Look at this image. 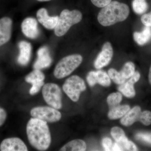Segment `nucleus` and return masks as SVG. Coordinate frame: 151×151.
<instances>
[{"mask_svg": "<svg viewBox=\"0 0 151 151\" xmlns=\"http://www.w3.org/2000/svg\"><path fill=\"white\" fill-rule=\"evenodd\" d=\"M63 89L70 100L76 102L79 100L81 92L86 90V86L82 78L73 75L65 80Z\"/></svg>", "mask_w": 151, "mask_h": 151, "instance_id": "5", "label": "nucleus"}, {"mask_svg": "<svg viewBox=\"0 0 151 151\" xmlns=\"http://www.w3.org/2000/svg\"><path fill=\"white\" fill-rule=\"evenodd\" d=\"M42 96L45 101L55 109L62 108V92L59 86L54 83H47L42 87Z\"/></svg>", "mask_w": 151, "mask_h": 151, "instance_id": "6", "label": "nucleus"}, {"mask_svg": "<svg viewBox=\"0 0 151 151\" xmlns=\"http://www.w3.org/2000/svg\"><path fill=\"white\" fill-rule=\"evenodd\" d=\"M141 19L145 26L151 27V12L149 13L143 14L141 17Z\"/></svg>", "mask_w": 151, "mask_h": 151, "instance_id": "32", "label": "nucleus"}, {"mask_svg": "<svg viewBox=\"0 0 151 151\" xmlns=\"http://www.w3.org/2000/svg\"><path fill=\"white\" fill-rule=\"evenodd\" d=\"M139 121L145 126H149L151 124V112L145 111L141 112L139 117Z\"/></svg>", "mask_w": 151, "mask_h": 151, "instance_id": "27", "label": "nucleus"}, {"mask_svg": "<svg viewBox=\"0 0 151 151\" xmlns=\"http://www.w3.org/2000/svg\"><path fill=\"white\" fill-rule=\"evenodd\" d=\"M45 76L40 70L35 69L26 76L25 80L27 83L32 84L44 81Z\"/></svg>", "mask_w": 151, "mask_h": 151, "instance_id": "20", "label": "nucleus"}, {"mask_svg": "<svg viewBox=\"0 0 151 151\" xmlns=\"http://www.w3.org/2000/svg\"><path fill=\"white\" fill-rule=\"evenodd\" d=\"M135 65L133 63L128 62L125 63L120 71L122 76L126 80L129 79L135 73Z\"/></svg>", "mask_w": 151, "mask_h": 151, "instance_id": "22", "label": "nucleus"}, {"mask_svg": "<svg viewBox=\"0 0 151 151\" xmlns=\"http://www.w3.org/2000/svg\"><path fill=\"white\" fill-rule=\"evenodd\" d=\"M135 138L139 140L151 145V133H139L136 135Z\"/></svg>", "mask_w": 151, "mask_h": 151, "instance_id": "29", "label": "nucleus"}, {"mask_svg": "<svg viewBox=\"0 0 151 151\" xmlns=\"http://www.w3.org/2000/svg\"><path fill=\"white\" fill-rule=\"evenodd\" d=\"M21 28L23 33L29 38L35 39L39 35L37 22L34 18L27 17L24 19L22 22Z\"/></svg>", "mask_w": 151, "mask_h": 151, "instance_id": "10", "label": "nucleus"}, {"mask_svg": "<svg viewBox=\"0 0 151 151\" xmlns=\"http://www.w3.org/2000/svg\"><path fill=\"white\" fill-rule=\"evenodd\" d=\"M108 74L111 79L116 84L121 85L126 82V79L122 76L120 72L114 68H111L108 71Z\"/></svg>", "mask_w": 151, "mask_h": 151, "instance_id": "25", "label": "nucleus"}, {"mask_svg": "<svg viewBox=\"0 0 151 151\" xmlns=\"http://www.w3.org/2000/svg\"><path fill=\"white\" fill-rule=\"evenodd\" d=\"M134 40L139 45L142 46L147 43L151 37V29L145 26L141 32H135L133 34Z\"/></svg>", "mask_w": 151, "mask_h": 151, "instance_id": "16", "label": "nucleus"}, {"mask_svg": "<svg viewBox=\"0 0 151 151\" xmlns=\"http://www.w3.org/2000/svg\"><path fill=\"white\" fill-rule=\"evenodd\" d=\"M37 17L38 21L45 28L48 29H54L59 19V17L58 16L50 17L46 9L43 8L38 10L37 13Z\"/></svg>", "mask_w": 151, "mask_h": 151, "instance_id": "13", "label": "nucleus"}, {"mask_svg": "<svg viewBox=\"0 0 151 151\" xmlns=\"http://www.w3.org/2000/svg\"><path fill=\"white\" fill-rule=\"evenodd\" d=\"M122 100V95L119 92L113 93L108 96L107 103L110 108L119 105Z\"/></svg>", "mask_w": 151, "mask_h": 151, "instance_id": "26", "label": "nucleus"}, {"mask_svg": "<svg viewBox=\"0 0 151 151\" xmlns=\"http://www.w3.org/2000/svg\"><path fill=\"white\" fill-rule=\"evenodd\" d=\"M118 143V142H117ZM123 149V151H137V148L134 143L128 140V139L123 141L122 142L119 143Z\"/></svg>", "mask_w": 151, "mask_h": 151, "instance_id": "28", "label": "nucleus"}, {"mask_svg": "<svg viewBox=\"0 0 151 151\" xmlns=\"http://www.w3.org/2000/svg\"><path fill=\"white\" fill-rule=\"evenodd\" d=\"M83 60L81 55L73 54L65 57L57 64L54 71L55 78H65L70 75L81 64Z\"/></svg>", "mask_w": 151, "mask_h": 151, "instance_id": "4", "label": "nucleus"}, {"mask_svg": "<svg viewBox=\"0 0 151 151\" xmlns=\"http://www.w3.org/2000/svg\"><path fill=\"white\" fill-rule=\"evenodd\" d=\"M12 21L8 17L0 19V47L8 42L12 36Z\"/></svg>", "mask_w": 151, "mask_h": 151, "instance_id": "12", "label": "nucleus"}, {"mask_svg": "<svg viewBox=\"0 0 151 151\" xmlns=\"http://www.w3.org/2000/svg\"><path fill=\"white\" fill-rule=\"evenodd\" d=\"M149 80L150 84H151V65L150 68V71H149Z\"/></svg>", "mask_w": 151, "mask_h": 151, "instance_id": "37", "label": "nucleus"}, {"mask_svg": "<svg viewBox=\"0 0 151 151\" xmlns=\"http://www.w3.org/2000/svg\"><path fill=\"white\" fill-rule=\"evenodd\" d=\"M0 150L1 151H27L28 149L20 139L12 137L4 139L0 145Z\"/></svg>", "mask_w": 151, "mask_h": 151, "instance_id": "9", "label": "nucleus"}, {"mask_svg": "<svg viewBox=\"0 0 151 151\" xmlns=\"http://www.w3.org/2000/svg\"><path fill=\"white\" fill-rule=\"evenodd\" d=\"M97 83L104 86H110L111 78L108 73L104 70H99L96 71Z\"/></svg>", "mask_w": 151, "mask_h": 151, "instance_id": "23", "label": "nucleus"}, {"mask_svg": "<svg viewBox=\"0 0 151 151\" xmlns=\"http://www.w3.org/2000/svg\"><path fill=\"white\" fill-rule=\"evenodd\" d=\"M141 112V108L139 106H135L130 109L122 117L121 120V124L126 127L131 126L135 122L139 121Z\"/></svg>", "mask_w": 151, "mask_h": 151, "instance_id": "15", "label": "nucleus"}, {"mask_svg": "<svg viewBox=\"0 0 151 151\" xmlns=\"http://www.w3.org/2000/svg\"><path fill=\"white\" fill-rule=\"evenodd\" d=\"M112 151H123V150L119 143L116 142L113 145Z\"/></svg>", "mask_w": 151, "mask_h": 151, "instance_id": "36", "label": "nucleus"}, {"mask_svg": "<svg viewBox=\"0 0 151 151\" xmlns=\"http://www.w3.org/2000/svg\"><path fill=\"white\" fill-rule=\"evenodd\" d=\"M27 138L30 145L40 151H45L50 146L51 134L47 122L31 118L26 127Z\"/></svg>", "mask_w": 151, "mask_h": 151, "instance_id": "1", "label": "nucleus"}, {"mask_svg": "<svg viewBox=\"0 0 151 151\" xmlns=\"http://www.w3.org/2000/svg\"><path fill=\"white\" fill-rule=\"evenodd\" d=\"M7 114L6 111L0 108V127L2 126L6 119Z\"/></svg>", "mask_w": 151, "mask_h": 151, "instance_id": "35", "label": "nucleus"}, {"mask_svg": "<svg viewBox=\"0 0 151 151\" xmlns=\"http://www.w3.org/2000/svg\"><path fill=\"white\" fill-rule=\"evenodd\" d=\"M44 81L32 84V86L29 90V94L32 95L36 94L37 93L39 92L40 90L41 89L42 87L44 86Z\"/></svg>", "mask_w": 151, "mask_h": 151, "instance_id": "31", "label": "nucleus"}, {"mask_svg": "<svg viewBox=\"0 0 151 151\" xmlns=\"http://www.w3.org/2000/svg\"><path fill=\"white\" fill-rule=\"evenodd\" d=\"M129 13V8L126 4L112 1L102 8L98 13L97 20L103 26H110L125 21Z\"/></svg>", "mask_w": 151, "mask_h": 151, "instance_id": "2", "label": "nucleus"}, {"mask_svg": "<svg viewBox=\"0 0 151 151\" xmlns=\"http://www.w3.org/2000/svg\"><path fill=\"white\" fill-rule=\"evenodd\" d=\"M86 80L89 86H94L97 83L96 71H91L88 73L86 77Z\"/></svg>", "mask_w": 151, "mask_h": 151, "instance_id": "30", "label": "nucleus"}, {"mask_svg": "<svg viewBox=\"0 0 151 151\" xmlns=\"http://www.w3.org/2000/svg\"><path fill=\"white\" fill-rule=\"evenodd\" d=\"M91 1L97 7L103 8L112 1V0H91Z\"/></svg>", "mask_w": 151, "mask_h": 151, "instance_id": "34", "label": "nucleus"}, {"mask_svg": "<svg viewBox=\"0 0 151 151\" xmlns=\"http://www.w3.org/2000/svg\"><path fill=\"white\" fill-rule=\"evenodd\" d=\"M39 1L40 2H45V1H50V0H37Z\"/></svg>", "mask_w": 151, "mask_h": 151, "instance_id": "38", "label": "nucleus"}, {"mask_svg": "<svg viewBox=\"0 0 151 151\" xmlns=\"http://www.w3.org/2000/svg\"><path fill=\"white\" fill-rule=\"evenodd\" d=\"M18 46L19 49V54L18 58V62L22 65H27L30 59L31 45L25 41H22L19 42Z\"/></svg>", "mask_w": 151, "mask_h": 151, "instance_id": "14", "label": "nucleus"}, {"mask_svg": "<svg viewBox=\"0 0 151 151\" xmlns=\"http://www.w3.org/2000/svg\"><path fill=\"white\" fill-rule=\"evenodd\" d=\"M134 84L130 79L121 84L118 89L124 96L129 98H132L135 96V92L134 85Z\"/></svg>", "mask_w": 151, "mask_h": 151, "instance_id": "19", "label": "nucleus"}, {"mask_svg": "<svg viewBox=\"0 0 151 151\" xmlns=\"http://www.w3.org/2000/svg\"><path fill=\"white\" fill-rule=\"evenodd\" d=\"M102 145L105 151H112L113 144L110 138L105 137L102 141Z\"/></svg>", "mask_w": 151, "mask_h": 151, "instance_id": "33", "label": "nucleus"}, {"mask_svg": "<svg viewBox=\"0 0 151 151\" xmlns=\"http://www.w3.org/2000/svg\"><path fill=\"white\" fill-rule=\"evenodd\" d=\"M111 135L116 142L119 143L127 139L123 129L118 127H114L111 129Z\"/></svg>", "mask_w": 151, "mask_h": 151, "instance_id": "24", "label": "nucleus"}, {"mask_svg": "<svg viewBox=\"0 0 151 151\" xmlns=\"http://www.w3.org/2000/svg\"><path fill=\"white\" fill-rule=\"evenodd\" d=\"M82 18V14L80 11L63 10L60 14L57 24L54 29L55 34L58 37L64 35L72 26L81 22Z\"/></svg>", "mask_w": 151, "mask_h": 151, "instance_id": "3", "label": "nucleus"}, {"mask_svg": "<svg viewBox=\"0 0 151 151\" xmlns=\"http://www.w3.org/2000/svg\"><path fill=\"white\" fill-rule=\"evenodd\" d=\"M30 114L33 118L49 123L58 122L61 118V113L57 109L47 106H40L32 108L30 111Z\"/></svg>", "mask_w": 151, "mask_h": 151, "instance_id": "7", "label": "nucleus"}, {"mask_svg": "<svg viewBox=\"0 0 151 151\" xmlns=\"http://www.w3.org/2000/svg\"><path fill=\"white\" fill-rule=\"evenodd\" d=\"M86 144L84 141L81 139H75L67 143L60 150L84 151L86 150Z\"/></svg>", "mask_w": 151, "mask_h": 151, "instance_id": "18", "label": "nucleus"}, {"mask_svg": "<svg viewBox=\"0 0 151 151\" xmlns=\"http://www.w3.org/2000/svg\"><path fill=\"white\" fill-rule=\"evenodd\" d=\"M132 7L136 14H142L147 11L148 8V5L146 0H133Z\"/></svg>", "mask_w": 151, "mask_h": 151, "instance_id": "21", "label": "nucleus"}, {"mask_svg": "<svg viewBox=\"0 0 151 151\" xmlns=\"http://www.w3.org/2000/svg\"><path fill=\"white\" fill-rule=\"evenodd\" d=\"M37 58L34 64L35 69L41 70L49 67L52 59L50 55L48 47L47 46L41 47L37 52Z\"/></svg>", "mask_w": 151, "mask_h": 151, "instance_id": "11", "label": "nucleus"}, {"mask_svg": "<svg viewBox=\"0 0 151 151\" xmlns=\"http://www.w3.org/2000/svg\"><path fill=\"white\" fill-rule=\"evenodd\" d=\"M130 107L128 105H118L110 108L108 117L111 120L122 118L129 111Z\"/></svg>", "mask_w": 151, "mask_h": 151, "instance_id": "17", "label": "nucleus"}, {"mask_svg": "<svg viewBox=\"0 0 151 151\" xmlns=\"http://www.w3.org/2000/svg\"><path fill=\"white\" fill-rule=\"evenodd\" d=\"M113 55V48L111 43L108 42H105L94 61V67L99 69L107 66L111 62Z\"/></svg>", "mask_w": 151, "mask_h": 151, "instance_id": "8", "label": "nucleus"}]
</instances>
